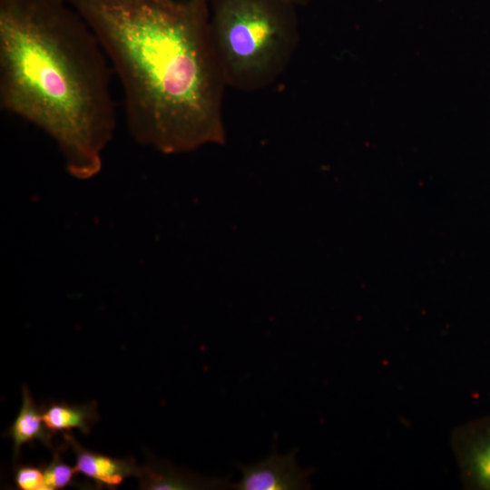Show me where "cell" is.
I'll return each instance as SVG.
<instances>
[{"mask_svg": "<svg viewBox=\"0 0 490 490\" xmlns=\"http://www.w3.org/2000/svg\"><path fill=\"white\" fill-rule=\"evenodd\" d=\"M87 23L120 81L128 130L163 153L225 140L227 88L210 0H64Z\"/></svg>", "mask_w": 490, "mask_h": 490, "instance_id": "obj_1", "label": "cell"}, {"mask_svg": "<svg viewBox=\"0 0 490 490\" xmlns=\"http://www.w3.org/2000/svg\"><path fill=\"white\" fill-rule=\"evenodd\" d=\"M113 69L93 32L64 0H0V107L57 144L70 174L102 167L113 136Z\"/></svg>", "mask_w": 490, "mask_h": 490, "instance_id": "obj_2", "label": "cell"}, {"mask_svg": "<svg viewBox=\"0 0 490 490\" xmlns=\"http://www.w3.org/2000/svg\"><path fill=\"white\" fill-rule=\"evenodd\" d=\"M297 5L289 0H210V31L227 87L245 93L272 85L299 42Z\"/></svg>", "mask_w": 490, "mask_h": 490, "instance_id": "obj_3", "label": "cell"}, {"mask_svg": "<svg viewBox=\"0 0 490 490\" xmlns=\"http://www.w3.org/2000/svg\"><path fill=\"white\" fill-rule=\"evenodd\" d=\"M452 446L464 486L490 490V416L458 426L452 436Z\"/></svg>", "mask_w": 490, "mask_h": 490, "instance_id": "obj_4", "label": "cell"}, {"mask_svg": "<svg viewBox=\"0 0 490 490\" xmlns=\"http://www.w3.org/2000/svg\"><path fill=\"white\" fill-rule=\"evenodd\" d=\"M297 450L281 455L274 448L262 461L253 465L236 466L241 473L231 489L237 490H304L310 488V469L301 468L297 462Z\"/></svg>", "mask_w": 490, "mask_h": 490, "instance_id": "obj_5", "label": "cell"}, {"mask_svg": "<svg viewBox=\"0 0 490 490\" xmlns=\"http://www.w3.org/2000/svg\"><path fill=\"white\" fill-rule=\"evenodd\" d=\"M64 438L75 454L76 471L93 479L98 485L113 488L129 476H139L141 467L132 459H118L87 450L71 434H65Z\"/></svg>", "mask_w": 490, "mask_h": 490, "instance_id": "obj_6", "label": "cell"}, {"mask_svg": "<svg viewBox=\"0 0 490 490\" xmlns=\"http://www.w3.org/2000/svg\"><path fill=\"white\" fill-rule=\"evenodd\" d=\"M138 478L146 489H231L228 477H205L173 466L165 462L153 460L142 468Z\"/></svg>", "mask_w": 490, "mask_h": 490, "instance_id": "obj_7", "label": "cell"}, {"mask_svg": "<svg viewBox=\"0 0 490 490\" xmlns=\"http://www.w3.org/2000/svg\"><path fill=\"white\" fill-rule=\"evenodd\" d=\"M13 440L14 459H17L21 446L33 441H40L52 448V432L46 427L43 413L34 403L27 386L23 387L22 405L9 429Z\"/></svg>", "mask_w": 490, "mask_h": 490, "instance_id": "obj_8", "label": "cell"}, {"mask_svg": "<svg viewBox=\"0 0 490 490\" xmlns=\"http://www.w3.org/2000/svg\"><path fill=\"white\" fill-rule=\"evenodd\" d=\"M42 413L44 422L52 433L75 428L88 435L92 425L99 419L95 402L81 406L52 403Z\"/></svg>", "mask_w": 490, "mask_h": 490, "instance_id": "obj_9", "label": "cell"}, {"mask_svg": "<svg viewBox=\"0 0 490 490\" xmlns=\"http://www.w3.org/2000/svg\"><path fill=\"white\" fill-rule=\"evenodd\" d=\"M43 471L47 490L61 489L69 485L74 474L77 473L75 467L63 461L58 450L54 452L52 461Z\"/></svg>", "mask_w": 490, "mask_h": 490, "instance_id": "obj_10", "label": "cell"}, {"mask_svg": "<svg viewBox=\"0 0 490 490\" xmlns=\"http://www.w3.org/2000/svg\"><path fill=\"white\" fill-rule=\"evenodd\" d=\"M17 487L21 490H47L44 471L34 466H21L15 475Z\"/></svg>", "mask_w": 490, "mask_h": 490, "instance_id": "obj_11", "label": "cell"}, {"mask_svg": "<svg viewBox=\"0 0 490 490\" xmlns=\"http://www.w3.org/2000/svg\"><path fill=\"white\" fill-rule=\"evenodd\" d=\"M289 1L297 6L305 5L310 2V0H289Z\"/></svg>", "mask_w": 490, "mask_h": 490, "instance_id": "obj_12", "label": "cell"}]
</instances>
